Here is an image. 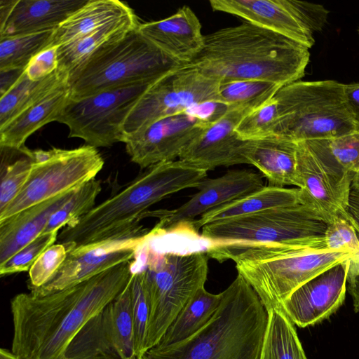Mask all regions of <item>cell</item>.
<instances>
[{
    "instance_id": "1",
    "label": "cell",
    "mask_w": 359,
    "mask_h": 359,
    "mask_svg": "<svg viewBox=\"0 0 359 359\" xmlns=\"http://www.w3.org/2000/svg\"><path fill=\"white\" fill-rule=\"evenodd\" d=\"M132 267L129 261L43 296L16 294L11 301V351L22 359H62L80 330L124 289Z\"/></svg>"
},
{
    "instance_id": "2",
    "label": "cell",
    "mask_w": 359,
    "mask_h": 359,
    "mask_svg": "<svg viewBox=\"0 0 359 359\" xmlns=\"http://www.w3.org/2000/svg\"><path fill=\"white\" fill-rule=\"evenodd\" d=\"M309 50L283 35L244 22L204 35L203 48L189 64L220 83L259 80L283 87L304 76Z\"/></svg>"
},
{
    "instance_id": "3",
    "label": "cell",
    "mask_w": 359,
    "mask_h": 359,
    "mask_svg": "<svg viewBox=\"0 0 359 359\" xmlns=\"http://www.w3.org/2000/svg\"><path fill=\"white\" fill-rule=\"evenodd\" d=\"M321 236L299 244L218 243L205 252L219 262L232 260L238 273L253 288L269 311L280 308L293 291L309 280L357 255L348 250L323 249Z\"/></svg>"
},
{
    "instance_id": "4",
    "label": "cell",
    "mask_w": 359,
    "mask_h": 359,
    "mask_svg": "<svg viewBox=\"0 0 359 359\" xmlns=\"http://www.w3.org/2000/svg\"><path fill=\"white\" fill-rule=\"evenodd\" d=\"M207 172L180 160L146 168L119 192L74 223L63 228L57 243L67 250L76 247L144 230L139 222L151 205L180 191L197 188Z\"/></svg>"
},
{
    "instance_id": "5",
    "label": "cell",
    "mask_w": 359,
    "mask_h": 359,
    "mask_svg": "<svg viewBox=\"0 0 359 359\" xmlns=\"http://www.w3.org/2000/svg\"><path fill=\"white\" fill-rule=\"evenodd\" d=\"M222 294L217 310L203 327L176 344L152 347L141 359H260L267 310L239 273Z\"/></svg>"
},
{
    "instance_id": "6",
    "label": "cell",
    "mask_w": 359,
    "mask_h": 359,
    "mask_svg": "<svg viewBox=\"0 0 359 359\" xmlns=\"http://www.w3.org/2000/svg\"><path fill=\"white\" fill-rule=\"evenodd\" d=\"M206 252H161L146 238L139 247L133 269L145 273L150 313L146 352L156 346L179 312L207 279Z\"/></svg>"
},
{
    "instance_id": "7",
    "label": "cell",
    "mask_w": 359,
    "mask_h": 359,
    "mask_svg": "<svg viewBox=\"0 0 359 359\" xmlns=\"http://www.w3.org/2000/svg\"><path fill=\"white\" fill-rule=\"evenodd\" d=\"M278 121L273 135L302 142L359 131L347 107L344 83L334 80L297 81L274 95Z\"/></svg>"
},
{
    "instance_id": "8",
    "label": "cell",
    "mask_w": 359,
    "mask_h": 359,
    "mask_svg": "<svg viewBox=\"0 0 359 359\" xmlns=\"http://www.w3.org/2000/svg\"><path fill=\"white\" fill-rule=\"evenodd\" d=\"M181 65L144 36L137 27L69 73L70 98L76 100L109 88L155 81Z\"/></svg>"
},
{
    "instance_id": "9",
    "label": "cell",
    "mask_w": 359,
    "mask_h": 359,
    "mask_svg": "<svg viewBox=\"0 0 359 359\" xmlns=\"http://www.w3.org/2000/svg\"><path fill=\"white\" fill-rule=\"evenodd\" d=\"M327 224L300 203L269 208L203 226L201 237L217 243L299 244L324 234Z\"/></svg>"
},
{
    "instance_id": "10",
    "label": "cell",
    "mask_w": 359,
    "mask_h": 359,
    "mask_svg": "<svg viewBox=\"0 0 359 359\" xmlns=\"http://www.w3.org/2000/svg\"><path fill=\"white\" fill-rule=\"evenodd\" d=\"M156 81L109 88L76 100L70 98L56 121L69 128V137L81 138L95 148L111 147L121 142L126 119Z\"/></svg>"
},
{
    "instance_id": "11",
    "label": "cell",
    "mask_w": 359,
    "mask_h": 359,
    "mask_svg": "<svg viewBox=\"0 0 359 359\" xmlns=\"http://www.w3.org/2000/svg\"><path fill=\"white\" fill-rule=\"evenodd\" d=\"M104 163L97 148L89 145L48 150L43 161L34 163L19 194L0 212V223L31 206L79 189L95 178Z\"/></svg>"
},
{
    "instance_id": "12",
    "label": "cell",
    "mask_w": 359,
    "mask_h": 359,
    "mask_svg": "<svg viewBox=\"0 0 359 359\" xmlns=\"http://www.w3.org/2000/svg\"><path fill=\"white\" fill-rule=\"evenodd\" d=\"M353 177L332 159L325 139L297 142L295 186L299 202L321 221L347 219Z\"/></svg>"
},
{
    "instance_id": "13",
    "label": "cell",
    "mask_w": 359,
    "mask_h": 359,
    "mask_svg": "<svg viewBox=\"0 0 359 359\" xmlns=\"http://www.w3.org/2000/svg\"><path fill=\"white\" fill-rule=\"evenodd\" d=\"M219 85L218 81L206 77L189 64L175 68L154 82L139 99L123 125L122 137L199 104L222 102Z\"/></svg>"
},
{
    "instance_id": "14",
    "label": "cell",
    "mask_w": 359,
    "mask_h": 359,
    "mask_svg": "<svg viewBox=\"0 0 359 359\" xmlns=\"http://www.w3.org/2000/svg\"><path fill=\"white\" fill-rule=\"evenodd\" d=\"M213 11L236 15L290 38L308 48L313 33L325 26L329 11L320 4L296 0H210Z\"/></svg>"
},
{
    "instance_id": "15",
    "label": "cell",
    "mask_w": 359,
    "mask_h": 359,
    "mask_svg": "<svg viewBox=\"0 0 359 359\" xmlns=\"http://www.w3.org/2000/svg\"><path fill=\"white\" fill-rule=\"evenodd\" d=\"M142 231L80 245L69 250L60 269L44 285L31 293L46 295L69 288L123 263L132 261L146 238Z\"/></svg>"
},
{
    "instance_id": "16",
    "label": "cell",
    "mask_w": 359,
    "mask_h": 359,
    "mask_svg": "<svg viewBox=\"0 0 359 359\" xmlns=\"http://www.w3.org/2000/svg\"><path fill=\"white\" fill-rule=\"evenodd\" d=\"M210 125L189 111L160 118L123 136L121 142L132 162L141 168L175 161Z\"/></svg>"
},
{
    "instance_id": "17",
    "label": "cell",
    "mask_w": 359,
    "mask_h": 359,
    "mask_svg": "<svg viewBox=\"0 0 359 359\" xmlns=\"http://www.w3.org/2000/svg\"><path fill=\"white\" fill-rule=\"evenodd\" d=\"M264 187L262 175L250 170H232L221 177L205 178L189 200L174 210L147 211L142 219L152 217L158 219L153 230L158 233L176 229L187 224L210 210L237 200Z\"/></svg>"
},
{
    "instance_id": "18",
    "label": "cell",
    "mask_w": 359,
    "mask_h": 359,
    "mask_svg": "<svg viewBox=\"0 0 359 359\" xmlns=\"http://www.w3.org/2000/svg\"><path fill=\"white\" fill-rule=\"evenodd\" d=\"M351 259L309 280L283 301L280 308L294 324L300 327L315 325L330 317L342 305Z\"/></svg>"
},
{
    "instance_id": "19",
    "label": "cell",
    "mask_w": 359,
    "mask_h": 359,
    "mask_svg": "<svg viewBox=\"0 0 359 359\" xmlns=\"http://www.w3.org/2000/svg\"><path fill=\"white\" fill-rule=\"evenodd\" d=\"M251 111L231 108L197 137L182 152L179 160L206 172L219 166L249 164L246 158L248 140L241 138L235 130Z\"/></svg>"
},
{
    "instance_id": "20",
    "label": "cell",
    "mask_w": 359,
    "mask_h": 359,
    "mask_svg": "<svg viewBox=\"0 0 359 359\" xmlns=\"http://www.w3.org/2000/svg\"><path fill=\"white\" fill-rule=\"evenodd\" d=\"M199 19L187 6L157 21L140 23V32L181 65L190 63L203 46L204 35Z\"/></svg>"
},
{
    "instance_id": "21",
    "label": "cell",
    "mask_w": 359,
    "mask_h": 359,
    "mask_svg": "<svg viewBox=\"0 0 359 359\" xmlns=\"http://www.w3.org/2000/svg\"><path fill=\"white\" fill-rule=\"evenodd\" d=\"M88 0H18L0 39L55 30Z\"/></svg>"
},
{
    "instance_id": "22",
    "label": "cell",
    "mask_w": 359,
    "mask_h": 359,
    "mask_svg": "<svg viewBox=\"0 0 359 359\" xmlns=\"http://www.w3.org/2000/svg\"><path fill=\"white\" fill-rule=\"evenodd\" d=\"M76 190L31 206L0 223V265L43 233L51 215Z\"/></svg>"
},
{
    "instance_id": "23",
    "label": "cell",
    "mask_w": 359,
    "mask_h": 359,
    "mask_svg": "<svg viewBox=\"0 0 359 359\" xmlns=\"http://www.w3.org/2000/svg\"><path fill=\"white\" fill-rule=\"evenodd\" d=\"M297 142L276 135L248 140L246 158L267 179L269 186H295Z\"/></svg>"
},
{
    "instance_id": "24",
    "label": "cell",
    "mask_w": 359,
    "mask_h": 359,
    "mask_svg": "<svg viewBox=\"0 0 359 359\" xmlns=\"http://www.w3.org/2000/svg\"><path fill=\"white\" fill-rule=\"evenodd\" d=\"M68 79L0 129V147L20 149L43 126L56 121L70 99Z\"/></svg>"
},
{
    "instance_id": "25",
    "label": "cell",
    "mask_w": 359,
    "mask_h": 359,
    "mask_svg": "<svg viewBox=\"0 0 359 359\" xmlns=\"http://www.w3.org/2000/svg\"><path fill=\"white\" fill-rule=\"evenodd\" d=\"M133 12L121 1L88 0L55 29L49 46L69 43Z\"/></svg>"
},
{
    "instance_id": "26",
    "label": "cell",
    "mask_w": 359,
    "mask_h": 359,
    "mask_svg": "<svg viewBox=\"0 0 359 359\" xmlns=\"http://www.w3.org/2000/svg\"><path fill=\"white\" fill-rule=\"evenodd\" d=\"M300 203L298 188L264 186L237 200L223 204L202 215L189 224L196 233L203 226L264 210Z\"/></svg>"
},
{
    "instance_id": "27",
    "label": "cell",
    "mask_w": 359,
    "mask_h": 359,
    "mask_svg": "<svg viewBox=\"0 0 359 359\" xmlns=\"http://www.w3.org/2000/svg\"><path fill=\"white\" fill-rule=\"evenodd\" d=\"M135 12L65 45L59 46L57 69L69 74L95 53L140 25Z\"/></svg>"
},
{
    "instance_id": "28",
    "label": "cell",
    "mask_w": 359,
    "mask_h": 359,
    "mask_svg": "<svg viewBox=\"0 0 359 359\" xmlns=\"http://www.w3.org/2000/svg\"><path fill=\"white\" fill-rule=\"evenodd\" d=\"M222 292L212 294L201 287L179 312L166 330L157 347H165L180 343L196 333L212 318L217 310Z\"/></svg>"
},
{
    "instance_id": "29",
    "label": "cell",
    "mask_w": 359,
    "mask_h": 359,
    "mask_svg": "<svg viewBox=\"0 0 359 359\" xmlns=\"http://www.w3.org/2000/svg\"><path fill=\"white\" fill-rule=\"evenodd\" d=\"M110 304L80 330L62 359H121L111 340Z\"/></svg>"
},
{
    "instance_id": "30",
    "label": "cell",
    "mask_w": 359,
    "mask_h": 359,
    "mask_svg": "<svg viewBox=\"0 0 359 359\" xmlns=\"http://www.w3.org/2000/svg\"><path fill=\"white\" fill-rule=\"evenodd\" d=\"M69 74L58 69L38 81L24 72L17 82L0 99V129L66 81Z\"/></svg>"
},
{
    "instance_id": "31",
    "label": "cell",
    "mask_w": 359,
    "mask_h": 359,
    "mask_svg": "<svg viewBox=\"0 0 359 359\" xmlns=\"http://www.w3.org/2000/svg\"><path fill=\"white\" fill-rule=\"evenodd\" d=\"M262 355L268 359H307L294 323L281 308L268 311Z\"/></svg>"
},
{
    "instance_id": "32",
    "label": "cell",
    "mask_w": 359,
    "mask_h": 359,
    "mask_svg": "<svg viewBox=\"0 0 359 359\" xmlns=\"http://www.w3.org/2000/svg\"><path fill=\"white\" fill-rule=\"evenodd\" d=\"M1 148L0 212L19 194L26 184L35 163L32 150Z\"/></svg>"
},
{
    "instance_id": "33",
    "label": "cell",
    "mask_w": 359,
    "mask_h": 359,
    "mask_svg": "<svg viewBox=\"0 0 359 359\" xmlns=\"http://www.w3.org/2000/svg\"><path fill=\"white\" fill-rule=\"evenodd\" d=\"M54 31L0 39V71L25 69L35 55L50 46Z\"/></svg>"
},
{
    "instance_id": "34",
    "label": "cell",
    "mask_w": 359,
    "mask_h": 359,
    "mask_svg": "<svg viewBox=\"0 0 359 359\" xmlns=\"http://www.w3.org/2000/svg\"><path fill=\"white\" fill-rule=\"evenodd\" d=\"M131 277L124 289L110 304V333L121 359H137L131 307Z\"/></svg>"
},
{
    "instance_id": "35",
    "label": "cell",
    "mask_w": 359,
    "mask_h": 359,
    "mask_svg": "<svg viewBox=\"0 0 359 359\" xmlns=\"http://www.w3.org/2000/svg\"><path fill=\"white\" fill-rule=\"evenodd\" d=\"M281 86L265 81L245 80L220 83V100L231 108L255 109L273 98Z\"/></svg>"
},
{
    "instance_id": "36",
    "label": "cell",
    "mask_w": 359,
    "mask_h": 359,
    "mask_svg": "<svg viewBox=\"0 0 359 359\" xmlns=\"http://www.w3.org/2000/svg\"><path fill=\"white\" fill-rule=\"evenodd\" d=\"M101 190V182L95 178L80 187L51 215L43 233L59 231L81 218L95 206V199Z\"/></svg>"
},
{
    "instance_id": "37",
    "label": "cell",
    "mask_w": 359,
    "mask_h": 359,
    "mask_svg": "<svg viewBox=\"0 0 359 359\" xmlns=\"http://www.w3.org/2000/svg\"><path fill=\"white\" fill-rule=\"evenodd\" d=\"M132 270L130 292L135 353L136 358L141 359L146 353L150 306L144 271L142 269Z\"/></svg>"
},
{
    "instance_id": "38",
    "label": "cell",
    "mask_w": 359,
    "mask_h": 359,
    "mask_svg": "<svg viewBox=\"0 0 359 359\" xmlns=\"http://www.w3.org/2000/svg\"><path fill=\"white\" fill-rule=\"evenodd\" d=\"M278 121L277 102L274 98L247 114L236 128L243 140H255L273 135Z\"/></svg>"
},
{
    "instance_id": "39",
    "label": "cell",
    "mask_w": 359,
    "mask_h": 359,
    "mask_svg": "<svg viewBox=\"0 0 359 359\" xmlns=\"http://www.w3.org/2000/svg\"><path fill=\"white\" fill-rule=\"evenodd\" d=\"M58 231L43 233L0 265L1 276L29 271L35 261L57 240Z\"/></svg>"
},
{
    "instance_id": "40",
    "label": "cell",
    "mask_w": 359,
    "mask_h": 359,
    "mask_svg": "<svg viewBox=\"0 0 359 359\" xmlns=\"http://www.w3.org/2000/svg\"><path fill=\"white\" fill-rule=\"evenodd\" d=\"M68 250L62 243H55L44 250L29 270V288L46 284L60 269Z\"/></svg>"
},
{
    "instance_id": "41",
    "label": "cell",
    "mask_w": 359,
    "mask_h": 359,
    "mask_svg": "<svg viewBox=\"0 0 359 359\" xmlns=\"http://www.w3.org/2000/svg\"><path fill=\"white\" fill-rule=\"evenodd\" d=\"M327 151L344 171L355 176L359 170V131L325 139Z\"/></svg>"
},
{
    "instance_id": "42",
    "label": "cell",
    "mask_w": 359,
    "mask_h": 359,
    "mask_svg": "<svg viewBox=\"0 0 359 359\" xmlns=\"http://www.w3.org/2000/svg\"><path fill=\"white\" fill-rule=\"evenodd\" d=\"M320 243L326 250H348L359 255V236L353 225L344 217L327 224Z\"/></svg>"
},
{
    "instance_id": "43",
    "label": "cell",
    "mask_w": 359,
    "mask_h": 359,
    "mask_svg": "<svg viewBox=\"0 0 359 359\" xmlns=\"http://www.w3.org/2000/svg\"><path fill=\"white\" fill-rule=\"evenodd\" d=\"M58 48L48 46L35 55L25 69L27 76L32 80L38 81L57 71Z\"/></svg>"
},
{
    "instance_id": "44",
    "label": "cell",
    "mask_w": 359,
    "mask_h": 359,
    "mask_svg": "<svg viewBox=\"0 0 359 359\" xmlns=\"http://www.w3.org/2000/svg\"><path fill=\"white\" fill-rule=\"evenodd\" d=\"M344 94L350 113L359 126V83H344Z\"/></svg>"
},
{
    "instance_id": "45",
    "label": "cell",
    "mask_w": 359,
    "mask_h": 359,
    "mask_svg": "<svg viewBox=\"0 0 359 359\" xmlns=\"http://www.w3.org/2000/svg\"><path fill=\"white\" fill-rule=\"evenodd\" d=\"M346 212L347 220L353 225L359 236V193L352 189Z\"/></svg>"
},
{
    "instance_id": "46",
    "label": "cell",
    "mask_w": 359,
    "mask_h": 359,
    "mask_svg": "<svg viewBox=\"0 0 359 359\" xmlns=\"http://www.w3.org/2000/svg\"><path fill=\"white\" fill-rule=\"evenodd\" d=\"M25 69L0 71V95L7 92L20 79Z\"/></svg>"
},
{
    "instance_id": "47",
    "label": "cell",
    "mask_w": 359,
    "mask_h": 359,
    "mask_svg": "<svg viewBox=\"0 0 359 359\" xmlns=\"http://www.w3.org/2000/svg\"><path fill=\"white\" fill-rule=\"evenodd\" d=\"M18 0H1L0 1V29H1L8 18Z\"/></svg>"
},
{
    "instance_id": "48",
    "label": "cell",
    "mask_w": 359,
    "mask_h": 359,
    "mask_svg": "<svg viewBox=\"0 0 359 359\" xmlns=\"http://www.w3.org/2000/svg\"><path fill=\"white\" fill-rule=\"evenodd\" d=\"M0 359H22L12 351L1 348L0 349Z\"/></svg>"
},
{
    "instance_id": "49",
    "label": "cell",
    "mask_w": 359,
    "mask_h": 359,
    "mask_svg": "<svg viewBox=\"0 0 359 359\" xmlns=\"http://www.w3.org/2000/svg\"><path fill=\"white\" fill-rule=\"evenodd\" d=\"M351 189L359 193V170L353 177Z\"/></svg>"
},
{
    "instance_id": "50",
    "label": "cell",
    "mask_w": 359,
    "mask_h": 359,
    "mask_svg": "<svg viewBox=\"0 0 359 359\" xmlns=\"http://www.w3.org/2000/svg\"><path fill=\"white\" fill-rule=\"evenodd\" d=\"M260 359H268L267 358H266L265 356L262 355L261 356V358Z\"/></svg>"
},
{
    "instance_id": "51",
    "label": "cell",
    "mask_w": 359,
    "mask_h": 359,
    "mask_svg": "<svg viewBox=\"0 0 359 359\" xmlns=\"http://www.w3.org/2000/svg\"><path fill=\"white\" fill-rule=\"evenodd\" d=\"M358 32H359V29H358Z\"/></svg>"
}]
</instances>
